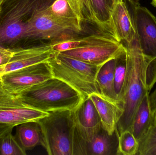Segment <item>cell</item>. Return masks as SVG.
<instances>
[{
    "label": "cell",
    "mask_w": 156,
    "mask_h": 155,
    "mask_svg": "<svg viewBox=\"0 0 156 155\" xmlns=\"http://www.w3.org/2000/svg\"><path fill=\"white\" fill-rule=\"evenodd\" d=\"M123 44L126 49L127 68L122 106L123 113L117 125L119 133L131 131L134 116L145 95L156 83V58L143 54L136 35L131 42Z\"/></svg>",
    "instance_id": "6da1fadb"
},
{
    "label": "cell",
    "mask_w": 156,
    "mask_h": 155,
    "mask_svg": "<svg viewBox=\"0 0 156 155\" xmlns=\"http://www.w3.org/2000/svg\"><path fill=\"white\" fill-rule=\"evenodd\" d=\"M55 0H1L0 45L11 50L25 48L28 21Z\"/></svg>",
    "instance_id": "7a4b0ae2"
},
{
    "label": "cell",
    "mask_w": 156,
    "mask_h": 155,
    "mask_svg": "<svg viewBox=\"0 0 156 155\" xmlns=\"http://www.w3.org/2000/svg\"><path fill=\"white\" fill-rule=\"evenodd\" d=\"M17 95L27 106L46 113L74 110L84 100L73 87L54 77L33 86Z\"/></svg>",
    "instance_id": "3957f363"
},
{
    "label": "cell",
    "mask_w": 156,
    "mask_h": 155,
    "mask_svg": "<svg viewBox=\"0 0 156 155\" xmlns=\"http://www.w3.org/2000/svg\"><path fill=\"white\" fill-rule=\"evenodd\" d=\"M47 62L53 77L69 85L80 94L84 100L92 94L101 93L97 76L101 66L56 52Z\"/></svg>",
    "instance_id": "277c9868"
},
{
    "label": "cell",
    "mask_w": 156,
    "mask_h": 155,
    "mask_svg": "<svg viewBox=\"0 0 156 155\" xmlns=\"http://www.w3.org/2000/svg\"><path fill=\"white\" fill-rule=\"evenodd\" d=\"M41 132L40 144L49 155H74L75 124L73 110L49 112L37 121Z\"/></svg>",
    "instance_id": "5b68a950"
},
{
    "label": "cell",
    "mask_w": 156,
    "mask_h": 155,
    "mask_svg": "<svg viewBox=\"0 0 156 155\" xmlns=\"http://www.w3.org/2000/svg\"><path fill=\"white\" fill-rule=\"evenodd\" d=\"M82 25L55 17L46 9L38 11L28 21L26 31V41L58 40L82 31Z\"/></svg>",
    "instance_id": "8992f818"
},
{
    "label": "cell",
    "mask_w": 156,
    "mask_h": 155,
    "mask_svg": "<svg viewBox=\"0 0 156 155\" xmlns=\"http://www.w3.org/2000/svg\"><path fill=\"white\" fill-rule=\"evenodd\" d=\"M75 124L74 155H86V145L102 127L97 110L89 98L73 110Z\"/></svg>",
    "instance_id": "52a82bcc"
},
{
    "label": "cell",
    "mask_w": 156,
    "mask_h": 155,
    "mask_svg": "<svg viewBox=\"0 0 156 155\" xmlns=\"http://www.w3.org/2000/svg\"><path fill=\"white\" fill-rule=\"evenodd\" d=\"M49 113L27 106L5 88L0 78V123L16 126L25 122H37Z\"/></svg>",
    "instance_id": "ba28073f"
},
{
    "label": "cell",
    "mask_w": 156,
    "mask_h": 155,
    "mask_svg": "<svg viewBox=\"0 0 156 155\" xmlns=\"http://www.w3.org/2000/svg\"><path fill=\"white\" fill-rule=\"evenodd\" d=\"M126 52L122 43L110 37L105 41L60 53L87 63L102 66L109 61L117 59Z\"/></svg>",
    "instance_id": "9c48e42d"
},
{
    "label": "cell",
    "mask_w": 156,
    "mask_h": 155,
    "mask_svg": "<svg viewBox=\"0 0 156 155\" xmlns=\"http://www.w3.org/2000/svg\"><path fill=\"white\" fill-rule=\"evenodd\" d=\"M133 20L136 37L143 54L156 58V17L139 2L126 0Z\"/></svg>",
    "instance_id": "30bf717a"
},
{
    "label": "cell",
    "mask_w": 156,
    "mask_h": 155,
    "mask_svg": "<svg viewBox=\"0 0 156 155\" xmlns=\"http://www.w3.org/2000/svg\"><path fill=\"white\" fill-rule=\"evenodd\" d=\"M53 77L47 62L33 65L0 76L5 88L15 95Z\"/></svg>",
    "instance_id": "8fae6325"
},
{
    "label": "cell",
    "mask_w": 156,
    "mask_h": 155,
    "mask_svg": "<svg viewBox=\"0 0 156 155\" xmlns=\"http://www.w3.org/2000/svg\"><path fill=\"white\" fill-rule=\"evenodd\" d=\"M13 51L10 61L0 66V76L33 65L47 62L55 53L51 43L33 45Z\"/></svg>",
    "instance_id": "7c38bea8"
},
{
    "label": "cell",
    "mask_w": 156,
    "mask_h": 155,
    "mask_svg": "<svg viewBox=\"0 0 156 155\" xmlns=\"http://www.w3.org/2000/svg\"><path fill=\"white\" fill-rule=\"evenodd\" d=\"M111 24L115 39L120 42H132L136 35L133 20L124 0H114L111 13Z\"/></svg>",
    "instance_id": "4fadbf2b"
},
{
    "label": "cell",
    "mask_w": 156,
    "mask_h": 155,
    "mask_svg": "<svg viewBox=\"0 0 156 155\" xmlns=\"http://www.w3.org/2000/svg\"><path fill=\"white\" fill-rule=\"evenodd\" d=\"M89 98L98 112L103 128L109 134H112L117 128V123L123 113L122 105L101 93H93Z\"/></svg>",
    "instance_id": "5bb4252c"
},
{
    "label": "cell",
    "mask_w": 156,
    "mask_h": 155,
    "mask_svg": "<svg viewBox=\"0 0 156 155\" xmlns=\"http://www.w3.org/2000/svg\"><path fill=\"white\" fill-rule=\"evenodd\" d=\"M119 133L109 134L102 126L86 145V155H118Z\"/></svg>",
    "instance_id": "9a60e30c"
},
{
    "label": "cell",
    "mask_w": 156,
    "mask_h": 155,
    "mask_svg": "<svg viewBox=\"0 0 156 155\" xmlns=\"http://www.w3.org/2000/svg\"><path fill=\"white\" fill-rule=\"evenodd\" d=\"M153 112L150 103V92H147L136 109L131 127V132L138 142L153 126Z\"/></svg>",
    "instance_id": "2e32d148"
},
{
    "label": "cell",
    "mask_w": 156,
    "mask_h": 155,
    "mask_svg": "<svg viewBox=\"0 0 156 155\" xmlns=\"http://www.w3.org/2000/svg\"><path fill=\"white\" fill-rule=\"evenodd\" d=\"M16 127V132L15 136L25 151L32 150L40 144L41 129L37 122H25Z\"/></svg>",
    "instance_id": "e0dca14e"
},
{
    "label": "cell",
    "mask_w": 156,
    "mask_h": 155,
    "mask_svg": "<svg viewBox=\"0 0 156 155\" xmlns=\"http://www.w3.org/2000/svg\"><path fill=\"white\" fill-rule=\"evenodd\" d=\"M116 61L117 59H113L101 67L97 74V81L102 95L118 102L116 99L114 86Z\"/></svg>",
    "instance_id": "ac0fdd59"
},
{
    "label": "cell",
    "mask_w": 156,
    "mask_h": 155,
    "mask_svg": "<svg viewBox=\"0 0 156 155\" xmlns=\"http://www.w3.org/2000/svg\"><path fill=\"white\" fill-rule=\"evenodd\" d=\"M90 1L94 14L100 25L101 31L114 38L111 24L112 2L111 0Z\"/></svg>",
    "instance_id": "d6986e66"
},
{
    "label": "cell",
    "mask_w": 156,
    "mask_h": 155,
    "mask_svg": "<svg viewBox=\"0 0 156 155\" xmlns=\"http://www.w3.org/2000/svg\"><path fill=\"white\" fill-rule=\"evenodd\" d=\"M110 37H112L106 34H92L82 38H66L56 40L51 42L52 48L54 52H62L75 48L88 45L96 42L105 41Z\"/></svg>",
    "instance_id": "ffe728a7"
},
{
    "label": "cell",
    "mask_w": 156,
    "mask_h": 155,
    "mask_svg": "<svg viewBox=\"0 0 156 155\" xmlns=\"http://www.w3.org/2000/svg\"><path fill=\"white\" fill-rule=\"evenodd\" d=\"M126 68L127 60L126 52L121 56L117 58L114 81V86L116 99L122 105L126 80Z\"/></svg>",
    "instance_id": "44dd1931"
},
{
    "label": "cell",
    "mask_w": 156,
    "mask_h": 155,
    "mask_svg": "<svg viewBox=\"0 0 156 155\" xmlns=\"http://www.w3.org/2000/svg\"><path fill=\"white\" fill-rule=\"evenodd\" d=\"M66 1L82 23H88L96 25L100 29V25L94 14L90 0Z\"/></svg>",
    "instance_id": "7402d4cb"
},
{
    "label": "cell",
    "mask_w": 156,
    "mask_h": 155,
    "mask_svg": "<svg viewBox=\"0 0 156 155\" xmlns=\"http://www.w3.org/2000/svg\"><path fill=\"white\" fill-rule=\"evenodd\" d=\"M48 13L60 19L81 25L77 16L71 9L66 0H55L46 9Z\"/></svg>",
    "instance_id": "603a6c76"
},
{
    "label": "cell",
    "mask_w": 156,
    "mask_h": 155,
    "mask_svg": "<svg viewBox=\"0 0 156 155\" xmlns=\"http://www.w3.org/2000/svg\"><path fill=\"white\" fill-rule=\"evenodd\" d=\"M138 148L139 142L131 131L119 134L118 155H136Z\"/></svg>",
    "instance_id": "cb8c5ba5"
},
{
    "label": "cell",
    "mask_w": 156,
    "mask_h": 155,
    "mask_svg": "<svg viewBox=\"0 0 156 155\" xmlns=\"http://www.w3.org/2000/svg\"><path fill=\"white\" fill-rule=\"evenodd\" d=\"M12 131L0 138V155H26V151L20 145Z\"/></svg>",
    "instance_id": "d4e9b609"
},
{
    "label": "cell",
    "mask_w": 156,
    "mask_h": 155,
    "mask_svg": "<svg viewBox=\"0 0 156 155\" xmlns=\"http://www.w3.org/2000/svg\"><path fill=\"white\" fill-rule=\"evenodd\" d=\"M136 155H156V126H152L139 141Z\"/></svg>",
    "instance_id": "484cf974"
},
{
    "label": "cell",
    "mask_w": 156,
    "mask_h": 155,
    "mask_svg": "<svg viewBox=\"0 0 156 155\" xmlns=\"http://www.w3.org/2000/svg\"><path fill=\"white\" fill-rule=\"evenodd\" d=\"M13 50L6 49L0 45V66L6 64L13 55Z\"/></svg>",
    "instance_id": "4316f807"
},
{
    "label": "cell",
    "mask_w": 156,
    "mask_h": 155,
    "mask_svg": "<svg viewBox=\"0 0 156 155\" xmlns=\"http://www.w3.org/2000/svg\"><path fill=\"white\" fill-rule=\"evenodd\" d=\"M14 127V126L12 125L0 123V138L10 131H12Z\"/></svg>",
    "instance_id": "83f0119b"
},
{
    "label": "cell",
    "mask_w": 156,
    "mask_h": 155,
    "mask_svg": "<svg viewBox=\"0 0 156 155\" xmlns=\"http://www.w3.org/2000/svg\"><path fill=\"white\" fill-rule=\"evenodd\" d=\"M150 101L152 111L154 112L156 109V88L154 92L150 94Z\"/></svg>",
    "instance_id": "f1b7e54d"
},
{
    "label": "cell",
    "mask_w": 156,
    "mask_h": 155,
    "mask_svg": "<svg viewBox=\"0 0 156 155\" xmlns=\"http://www.w3.org/2000/svg\"><path fill=\"white\" fill-rule=\"evenodd\" d=\"M153 125L156 126V109L153 112Z\"/></svg>",
    "instance_id": "f546056e"
},
{
    "label": "cell",
    "mask_w": 156,
    "mask_h": 155,
    "mask_svg": "<svg viewBox=\"0 0 156 155\" xmlns=\"http://www.w3.org/2000/svg\"><path fill=\"white\" fill-rule=\"evenodd\" d=\"M151 4L153 6H154L156 8V0H152Z\"/></svg>",
    "instance_id": "4dcf8cb0"
},
{
    "label": "cell",
    "mask_w": 156,
    "mask_h": 155,
    "mask_svg": "<svg viewBox=\"0 0 156 155\" xmlns=\"http://www.w3.org/2000/svg\"><path fill=\"white\" fill-rule=\"evenodd\" d=\"M133 2H139V0H131Z\"/></svg>",
    "instance_id": "1f68e13d"
},
{
    "label": "cell",
    "mask_w": 156,
    "mask_h": 155,
    "mask_svg": "<svg viewBox=\"0 0 156 155\" xmlns=\"http://www.w3.org/2000/svg\"><path fill=\"white\" fill-rule=\"evenodd\" d=\"M111 2H112V3L114 1V0H111Z\"/></svg>",
    "instance_id": "d6a6232c"
},
{
    "label": "cell",
    "mask_w": 156,
    "mask_h": 155,
    "mask_svg": "<svg viewBox=\"0 0 156 155\" xmlns=\"http://www.w3.org/2000/svg\"><path fill=\"white\" fill-rule=\"evenodd\" d=\"M1 0H0V4H1Z\"/></svg>",
    "instance_id": "836d02e7"
}]
</instances>
